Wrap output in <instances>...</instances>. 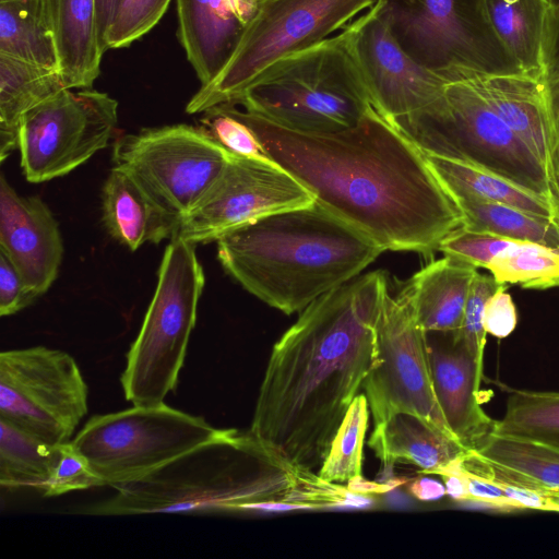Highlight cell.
Masks as SVG:
<instances>
[{"mask_svg":"<svg viewBox=\"0 0 559 559\" xmlns=\"http://www.w3.org/2000/svg\"><path fill=\"white\" fill-rule=\"evenodd\" d=\"M223 429L168 405L135 406L90 418L72 445L102 485L143 478Z\"/></svg>","mask_w":559,"mask_h":559,"instance_id":"9","label":"cell"},{"mask_svg":"<svg viewBox=\"0 0 559 559\" xmlns=\"http://www.w3.org/2000/svg\"><path fill=\"white\" fill-rule=\"evenodd\" d=\"M0 53L60 71L45 0H0Z\"/></svg>","mask_w":559,"mask_h":559,"instance_id":"29","label":"cell"},{"mask_svg":"<svg viewBox=\"0 0 559 559\" xmlns=\"http://www.w3.org/2000/svg\"><path fill=\"white\" fill-rule=\"evenodd\" d=\"M477 272L465 262L443 255L416 272L399 296L407 302L424 332H455Z\"/></svg>","mask_w":559,"mask_h":559,"instance_id":"23","label":"cell"},{"mask_svg":"<svg viewBox=\"0 0 559 559\" xmlns=\"http://www.w3.org/2000/svg\"><path fill=\"white\" fill-rule=\"evenodd\" d=\"M201 114L199 127L230 153L250 158H270L235 104H219Z\"/></svg>","mask_w":559,"mask_h":559,"instance_id":"35","label":"cell"},{"mask_svg":"<svg viewBox=\"0 0 559 559\" xmlns=\"http://www.w3.org/2000/svg\"><path fill=\"white\" fill-rule=\"evenodd\" d=\"M502 285L504 284L497 282L491 274L477 272L469 288L461 326L454 332L481 364L487 335L484 326L485 306Z\"/></svg>","mask_w":559,"mask_h":559,"instance_id":"38","label":"cell"},{"mask_svg":"<svg viewBox=\"0 0 559 559\" xmlns=\"http://www.w3.org/2000/svg\"><path fill=\"white\" fill-rule=\"evenodd\" d=\"M424 154L429 168L450 195L465 194L504 203L559 221V203L547 194L467 158Z\"/></svg>","mask_w":559,"mask_h":559,"instance_id":"26","label":"cell"},{"mask_svg":"<svg viewBox=\"0 0 559 559\" xmlns=\"http://www.w3.org/2000/svg\"><path fill=\"white\" fill-rule=\"evenodd\" d=\"M368 445L386 467L405 461L437 475L469 452L426 419L405 412L374 425Z\"/></svg>","mask_w":559,"mask_h":559,"instance_id":"24","label":"cell"},{"mask_svg":"<svg viewBox=\"0 0 559 559\" xmlns=\"http://www.w3.org/2000/svg\"><path fill=\"white\" fill-rule=\"evenodd\" d=\"M87 385L72 356L34 346L0 354V418L51 445L71 441L87 413Z\"/></svg>","mask_w":559,"mask_h":559,"instance_id":"12","label":"cell"},{"mask_svg":"<svg viewBox=\"0 0 559 559\" xmlns=\"http://www.w3.org/2000/svg\"><path fill=\"white\" fill-rule=\"evenodd\" d=\"M462 464L474 474L559 493V448L544 442L492 432Z\"/></svg>","mask_w":559,"mask_h":559,"instance_id":"22","label":"cell"},{"mask_svg":"<svg viewBox=\"0 0 559 559\" xmlns=\"http://www.w3.org/2000/svg\"><path fill=\"white\" fill-rule=\"evenodd\" d=\"M373 7L404 51L448 82L464 71H518L483 0H376Z\"/></svg>","mask_w":559,"mask_h":559,"instance_id":"11","label":"cell"},{"mask_svg":"<svg viewBox=\"0 0 559 559\" xmlns=\"http://www.w3.org/2000/svg\"><path fill=\"white\" fill-rule=\"evenodd\" d=\"M487 22L518 71L547 76L556 5L551 0H483Z\"/></svg>","mask_w":559,"mask_h":559,"instance_id":"21","label":"cell"},{"mask_svg":"<svg viewBox=\"0 0 559 559\" xmlns=\"http://www.w3.org/2000/svg\"><path fill=\"white\" fill-rule=\"evenodd\" d=\"M386 274L358 275L309 304L274 344L249 431L316 472L372 367Z\"/></svg>","mask_w":559,"mask_h":559,"instance_id":"2","label":"cell"},{"mask_svg":"<svg viewBox=\"0 0 559 559\" xmlns=\"http://www.w3.org/2000/svg\"><path fill=\"white\" fill-rule=\"evenodd\" d=\"M552 121H554V168L559 183V87L550 88Z\"/></svg>","mask_w":559,"mask_h":559,"instance_id":"46","label":"cell"},{"mask_svg":"<svg viewBox=\"0 0 559 559\" xmlns=\"http://www.w3.org/2000/svg\"><path fill=\"white\" fill-rule=\"evenodd\" d=\"M0 250L28 287L45 294L58 276L62 237L52 212L38 197H22L0 176Z\"/></svg>","mask_w":559,"mask_h":559,"instance_id":"18","label":"cell"},{"mask_svg":"<svg viewBox=\"0 0 559 559\" xmlns=\"http://www.w3.org/2000/svg\"><path fill=\"white\" fill-rule=\"evenodd\" d=\"M93 515L237 511L265 504L307 508L345 502L349 489L299 468L249 430L223 429L214 439L151 474L114 487Z\"/></svg>","mask_w":559,"mask_h":559,"instance_id":"3","label":"cell"},{"mask_svg":"<svg viewBox=\"0 0 559 559\" xmlns=\"http://www.w3.org/2000/svg\"><path fill=\"white\" fill-rule=\"evenodd\" d=\"M430 377L444 419L457 441L476 450L493 431L481 407L483 364L454 332H425Z\"/></svg>","mask_w":559,"mask_h":559,"instance_id":"17","label":"cell"},{"mask_svg":"<svg viewBox=\"0 0 559 559\" xmlns=\"http://www.w3.org/2000/svg\"><path fill=\"white\" fill-rule=\"evenodd\" d=\"M368 420V401L364 393H359L350 404L319 469L318 475L322 479L337 484L361 476Z\"/></svg>","mask_w":559,"mask_h":559,"instance_id":"34","label":"cell"},{"mask_svg":"<svg viewBox=\"0 0 559 559\" xmlns=\"http://www.w3.org/2000/svg\"><path fill=\"white\" fill-rule=\"evenodd\" d=\"M60 72L69 90L92 88L103 53L95 25V0H45Z\"/></svg>","mask_w":559,"mask_h":559,"instance_id":"27","label":"cell"},{"mask_svg":"<svg viewBox=\"0 0 559 559\" xmlns=\"http://www.w3.org/2000/svg\"><path fill=\"white\" fill-rule=\"evenodd\" d=\"M376 0H258L235 52L218 76L201 86L186 111L199 114L235 104L243 91L275 62L306 50L344 28Z\"/></svg>","mask_w":559,"mask_h":559,"instance_id":"8","label":"cell"},{"mask_svg":"<svg viewBox=\"0 0 559 559\" xmlns=\"http://www.w3.org/2000/svg\"><path fill=\"white\" fill-rule=\"evenodd\" d=\"M233 153L199 126L145 128L116 139L114 167L180 226L224 173Z\"/></svg>","mask_w":559,"mask_h":559,"instance_id":"10","label":"cell"},{"mask_svg":"<svg viewBox=\"0 0 559 559\" xmlns=\"http://www.w3.org/2000/svg\"><path fill=\"white\" fill-rule=\"evenodd\" d=\"M102 210L109 235L131 251L145 242L171 240L178 234L179 224L116 167L103 186Z\"/></svg>","mask_w":559,"mask_h":559,"instance_id":"25","label":"cell"},{"mask_svg":"<svg viewBox=\"0 0 559 559\" xmlns=\"http://www.w3.org/2000/svg\"><path fill=\"white\" fill-rule=\"evenodd\" d=\"M411 492L419 500H438L447 495L445 486L440 481L421 477L416 479L409 487Z\"/></svg>","mask_w":559,"mask_h":559,"instance_id":"44","label":"cell"},{"mask_svg":"<svg viewBox=\"0 0 559 559\" xmlns=\"http://www.w3.org/2000/svg\"><path fill=\"white\" fill-rule=\"evenodd\" d=\"M69 90L59 70L0 53V160L19 147L23 116Z\"/></svg>","mask_w":559,"mask_h":559,"instance_id":"28","label":"cell"},{"mask_svg":"<svg viewBox=\"0 0 559 559\" xmlns=\"http://www.w3.org/2000/svg\"><path fill=\"white\" fill-rule=\"evenodd\" d=\"M240 115L270 158L383 251L430 257L464 225L424 152L374 108L354 127L326 133L288 129L246 109Z\"/></svg>","mask_w":559,"mask_h":559,"instance_id":"1","label":"cell"},{"mask_svg":"<svg viewBox=\"0 0 559 559\" xmlns=\"http://www.w3.org/2000/svg\"><path fill=\"white\" fill-rule=\"evenodd\" d=\"M170 0H122L108 34L107 46L123 48L148 33L163 17Z\"/></svg>","mask_w":559,"mask_h":559,"instance_id":"37","label":"cell"},{"mask_svg":"<svg viewBox=\"0 0 559 559\" xmlns=\"http://www.w3.org/2000/svg\"><path fill=\"white\" fill-rule=\"evenodd\" d=\"M204 283L195 245L174 237L164 251L153 298L120 377L132 405L164 404L176 388Z\"/></svg>","mask_w":559,"mask_h":559,"instance_id":"6","label":"cell"},{"mask_svg":"<svg viewBox=\"0 0 559 559\" xmlns=\"http://www.w3.org/2000/svg\"><path fill=\"white\" fill-rule=\"evenodd\" d=\"M492 432L559 448V392L513 390Z\"/></svg>","mask_w":559,"mask_h":559,"instance_id":"32","label":"cell"},{"mask_svg":"<svg viewBox=\"0 0 559 559\" xmlns=\"http://www.w3.org/2000/svg\"><path fill=\"white\" fill-rule=\"evenodd\" d=\"M118 102L93 88L64 90L27 111L19 129L21 167L38 183L69 174L105 148Z\"/></svg>","mask_w":559,"mask_h":559,"instance_id":"13","label":"cell"},{"mask_svg":"<svg viewBox=\"0 0 559 559\" xmlns=\"http://www.w3.org/2000/svg\"><path fill=\"white\" fill-rule=\"evenodd\" d=\"M520 242L523 241L462 226L441 241L439 251L478 270L487 269L493 258Z\"/></svg>","mask_w":559,"mask_h":559,"instance_id":"36","label":"cell"},{"mask_svg":"<svg viewBox=\"0 0 559 559\" xmlns=\"http://www.w3.org/2000/svg\"><path fill=\"white\" fill-rule=\"evenodd\" d=\"M343 33L372 107L389 121L415 114L443 94L448 81L404 51L373 5Z\"/></svg>","mask_w":559,"mask_h":559,"instance_id":"16","label":"cell"},{"mask_svg":"<svg viewBox=\"0 0 559 559\" xmlns=\"http://www.w3.org/2000/svg\"><path fill=\"white\" fill-rule=\"evenodd\" d=\"M392 123L426 154L474 160L559 203L536 157L466 80L448 82L435 103Z\"/></svg>","mask_w":559,"mask_h":559,"instance_id":"7","label":"cell"},{"mask_svg":"<svg viewBox=\"0 0 559 559\" xmlns=\"http://www.w3.org/2000/svg\"><path fill=\"white\" fill-rule=\"evenodd\" d=\"M518 325V310L508 293V285H502L486 302L484 326L487 334L497 338L509 336Z\"/></svg>","mask_w":559,"mask_h":559,"instance_id":"41","label":"cell"},{"mask_svg":"<svg viewBox=\"0 0 559 559\" xmlns=\"http://www.w3.org/2000/svg\"><path fill=\"white\" fill-rule=\"evenodd\" d=\"M558 187H559V183H558Z\"/></svg>","mask_w":559,"mask_h":559,"instance_id":"49","label":"cell"},{"mask_svg":"<svg viewBox=\"0 0 559 559\" xmlns=\"http://www.w3.org/2000/svg\"><path fill=\"white\" fill-rule=\"evenodd\" d=\"M547 81L550 88L559 87V5L556 7L555 31L547 71Z\"/></svg>","mask_w":559,"mask_h":559,"instance_id":"45","label":"cell"},{"mask_svg":"<svg viewBox=\"0 0 559 559\" xmlns=\"http://www.w3.org/2000/svg\"><path fill=\"white\" fill-rule=\"evenodd\" d=\"M456 79L466 80L476 88L558 187L554 168L555 136L547 76L521 71H464Z\"/></svg>","mask_w":559,"mask_h":559,"instance_id":"19","label":"cell"},{"mask_svg":"<svg viewBox=\"0 0 559 559\" xmlns=\"http://www.w3.org/2000/svg\"><path fill=\"white\" fill-rule=\"evenodd\" d=\"M554 2V4L557 7L559 5V0H551Z\"/></svg>","mask_w":559,"mask_h":559,"instance_id":"48","label":"cell"},{"mask_svg":"<svg viewBox=\"0 0 559 559\" xmlns=\"http://www.w3.org/2000/svg\"><path fill=\"white\" fill-rule=\"evenodd\" d=\"M216 242L226 273L285 314L357 277L383 252L317 201L262 217Z\"/></svg>","mask_w":559,"mask_h":559,"instance_id":"4","label":"cell"},{"mask_svg":"<svg viewBox=\"0 0 559 559\" xmlns=\"http://www.w3.org/2000/svg\"><path fill=\"white\" fill-rule=\"evenodd\" d=\"M177 36L201 86L212 83L235 52L258 0H176Z\"/></svg>","mask_w":559,"mask_h":559,"instance_id":"20","label":"cell"},{"mask_svg":"<svg viewBox=\"0 0 559 559\" xmlns=\"http://www.w3.org/2000/svg\"><path fill=\"white\" fill-rule=\"evenodd\" d=\"M51 445L0 418V485L43 491L57 456Z\"/></svg>","mask_w":559,"mask_h":559,"instance_id":"31","label":"cell"},{"mask_svg":"<svg viewBox=\"0 0 559 559\" xmlns=\"http://www.w3.org/2000/svg\"><path fill=\"white\" fill-rule=\"evenodd\" d=\"M235 105L317 133L354 127L373 108L343 31L269 67Z\"/></svg>","mask_w":559,"mask_h":559,"instance_id":"5","label":"cell"},{"mask_svg":"<svg viewBox=\"0 0 559 559\" xmlns=\"http://www.w3.org/2000/svg\"><path fill=\"white\" fill-rule=\"evenodd\" d=\"M487 270L501 284L525 289L554 288L559 286V251L520 242L493 258Z\"/></svg>","mask_w":559,"mask_h":559,"instance_id":"33","label":"cell"},{"mask_svg":"<svg viewBox=\"0 0 559 559\" xmlns=\"http://www.w3.org/2000/svg\"><path fill=\"white\" fill-rule=\"evenodd\" d=\"M548 496L555 506V512H559V493H550Z\"/></svg>","mask_w":559,"mask_h":559,"instance_id":"47","label":"cell"},{"mask_svg":"<svg viewBox=\"0 0 559 559\" xmlns=\"http://www.w3.org/2000/svg\"><path fill=\"white\" fill-rule=\"evenodd\" d=\"M99 486H103L100 480L91 471L85 459L69 441L58 444L55 463L40 493L44 497H56Z\"/></svg>","mask_w":559,"mask_h":559,"instance_id":"39","label":"cell"},{"mask_svg":"<svg viewBox=\"0 0 559 559\" xmlns=\"http://www.w3.org/2000/svg\"><path fill=\"white\" fill-rule=\"evenodd\" d=\"M38 296L28 287L20 271L0 250V314L12 316L29 306Z\"/></svg>","mask_w":559,"mask_h":559,"instance_id":"40","label":"cell"},{"mask_svg":"<svg viewBox=\"0 0 559 559\" xmlns=\"http://www.w3.org/2000/svg\"><path fill=\"white\" fill-rule=\"evenodd\" d=\"M362 389L373 426L405 412L420 416L456 439L435 395L425 332L407 302L389 292L377 321L374 360Z\"/></svg>","mask_w":559,"mask_h":559,"instance_id":"14","label":"cell"},{"mask_svg":"<svg viewBox=\"0 0 559 559\" xmlns=\"http://www.w3.org/2000/svg\"><path fill=\"white\" fill-rule=\"evenodd\" d=\"M462 468L466 480L467 501L507 512L515 510L496 481L488 477L468 472L464 468L463 464Z\"/></svg>","mask_w":559,"mask_h":559,"instance_id":"42","label":"cell"},{"mask_svg":"<svg viewBox=\"0 0 559 559\" xmlns=\"http://www.w3.org/2000/svg\"><path fill=\"white\" fill-rule=\"evenodd\" d=\"M314 201L313 194L272 158L233 154L214 187L180 223L177 236L195 246L217 241L262 217Z\"/></svg>","mask_w":559,"mask_h":559,"instance_id":"15","label":"cell"},{"mask_svg":"<svg viewBox=\"0 0 559 559\" xmlns=\"http://www.w3.org/2000/svg\"><path fill=\"white\" fill-rule=\"evenodd\" d=\"M121 3L122 0H95L96 35L103 55L108 50V34L120 10Z\"/></svg>","mask_w":559,"mask_h":559,"instance_id":"43","label":"cell"},{"mask_svg":"<svg viewBox=\"0 0 559 559\" xmlns=\"http://www.w3.org/2000/svg\"><path fill=\"white\" fill-rule=\"evenodd\" d=\"M468 228L490 231L513 240L543 245L559 251V221L526 212L512 205L450 195Z\"/></svg>","mask_w":559,"mask_h":559,"instance_id":"30","label":"cell"}]
</instances>
